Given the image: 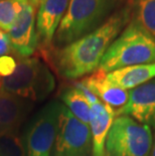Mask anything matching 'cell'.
Returning a JSON list of instances; mask_svg holds the SVG:
<instances>
[{
	"label": "cell",
	"instance_id": "cell-1",
	"mask_svg": "<svg viewBox=\"0 0 155 156\" xmlns=\"http://www.w3.org/2000/svg\"><path fill=\"white\" fill-rule=\"evenodd\" d=\"M131 17V7L125 6L90 34L55 49L52 59L58 74L65 79L77 80L97 71L109 46L126 27Z\"/></svg>",
	"mask_w": 155,
	"mask_h": 156
},
{
	"label": "cell",
	"instance_id": "cell-2",
	"mask_svg": "<svg viewBox=\"0 0 155 156\" xmlns=\"http://www.w3.org/2000/svg\"><path fill=\"white\" fill-rule=\"evenodd\" d=\"M155 62V38L131 19L109 46L98 69L110 73L127 67Z\"/></svg>",
	"mask_w": 155,
	"mask_h": 156
},
{
	"label": "cell",
	"instance_id": "cell-3",
	"mask_svg": "<svg viewBox=\"0 0 155 156\" xmlns=\"http://www.w3.org/2000/svg\"><path fill=\"white\" fill-rule=\"evenodd\" d=\"M117 0H69L54 41L62 48L90 34L107 20Z\"/></svg>",
	"mask_w": 155,
	"mask_h": 156
},
{
	"label": "cell",
	"instance_id": "cell-4",
	"mask_svg": "<svg viewBox=\"0 0 155 156\" xmlns=\"http://www.w3.org/2000/svg\"><path fill=\"white\" fill-rule=\"evenodd\" d=\"M55 85L54 76L44 62L36 58H21L15 72L2 78L0 92L35 102L47 98Z\"/></svg>",
	"mask_w": 155,
	"mask_h": 156
},
{
	"label": "cell",
	"instance_id": "cell-5",
	"mask_svg": "<svg viewBox=\"0 0 155 156\" xmlns=\"http://www.w3.org/2000/svg\"><path fill=\"white\" fill-rule=\"evenodd\" d=\"M153 137L149 126L127 115L115 117L106 140V156H150Z\"/></svg>",
	"mask_w": 155,
	"mask_h": 156
},
{
	"label": "cell",
	"instance_id": "cell-6",
	"mask_svg": "<svg viewBox=\"0 0 155 156\" xmlns=\"http://www.w3.org/2000/svg\"><path fill=\"white\" fill-rule=\"evenodd\" d=\"M62 105L58 101L48 103L30 122L25 135L26 156H51Z\"/></svg>",
	"mask_w": 155,
	"mask_h": 156
},
{
	"label": "cell",
	"instance_id": "cell-7",
	"mask_svg": "<svg viewBox=\"0 0 155 156\" xmlns=\"http://www.w3.org/2000/svg\"><path fill=\"white\" fill-rule=\"evenodd\" d=\"M51 156H93L90 126L62 105L58 135Z\"/></svg>",
	"mask_w": 155,
	"mask_h": 156
},
{
	"label": "cell",
	"instance_id": "cell-8",
	"mask_svg": "<svg viewBox=\"0 0 155 156\" xmlns=\"http://www.w3.org/2000/svg\"><path fill=\"white\" fill-rule=\"evenodd\" d=\"M35 22L36 7L28 3L8 31L11 48L21 58L33 55L38 46Z\"/></svg>",
	"mask_w": 155,
	"mask_h": 156
},
{
	"label": "cell",
	"instance_id": "cell-9",
	"mask_svg": "<svg viewBox=\"0 0 155 156\" xmlns=\"http://www.w3.org/2000/svg\"><path fill=\"white\" fill-rule=\"evenodd\" d=\"M121 115L155 128V78L129 91V100Z\"/></svg>",
	"mask_w": 155,
	"mask_h": 156
},
{
	"label": "cell",
	"instance_id": "cell-10",
	"mask_svg": "<svg viewBox=\"0 0 155 156\" xmlns=\"http://www.w3.org/2000/svg\"><path fill=\"white\" fill-rule=\"evenodd\" d=\"M69 0H42L36 11V34L38 44L48 48L54 41L61 21L67 11Z\"/></svg>",
	"mask_w": 155,
	"mask_h": 156
},
{
	"label": "cell",
	"instance_id": "cell-11",
	"mask_svg": "<svg viewBox=\"0 0 155 156\" xmlns=\"http://www.w3.org/2000/svg\"><path fill=\"white\" fill-rule=\"evenodd\" d=\"M82 82L97 96L103 104L111 109L115 117L120 116L129 100V91L113 85L106 79V73L97 69Z\"/></svg>",
	"mask_w": 155,
	"mask_h": 156
},
{
	"label": "cell",
	"instance_id": "cell-12",
	"mask_svg": "<svg viewBox=\"0 0 155 156\" xmlns=\"http://www.w3.org/2000/svg\"><path fill=\"white\" fill-rule=\"evenodd\" d=\"M115 114L101 101L91 105L90 129L93 156H106V140Z\"/></svg>",
	"mask_w": 155,
	"mask_h": 156
},
{
	"label": "cell",
	"instance_id": "cell-13",
	"mask_svg": "<svg viewBox=\"0 0 155 156\" xmlns=\"http://www.w3.org/2000/svg\"><path fill=\"white\" fill-rule=\"evenodd\" d=\"M32 107L30 101L0 92V132H16Z\"/></svg>",
	"mask_w": 155,
	"mask_h": 156
},
{
	"label": "cell",
	"instance_id": "cell-14",
	"mask_svg": "<svg viewBox=\"0 0 155 156\" xmlns=\"http://www.w3.org/2000/svg\"><path fill=\"white\" fill-rule=\"evenodd\" d=\"M155 78V62L115 69L106 74V79L121 89L130 90Z\"/></svg>",
	"mask_w": 155,
	"mask_h": 156
},
{
	"label": "cell",
	"instance_id": "cell-15",
	"mask_svg": "<svg viewBox=\"0 0 155 156\" xmlns=\"http://www.w3.org/2000/svg\"><path fill=\"white\" fill-rule=\"evenodd\" d=\"M61 99L76 118L87 125L90 124L91 105L86 100L85 96L82 94L80 90L76 87L65 89L62 93Z\"/></svg>",
	"mask_w": 155,
	"mask_h": 156
},
{
	"label": "cell",
	"instance_id": "cell-16",
	"mask_svg": "<svg viewBox=\"0 0 155 156\" xmlns=\"http://www.w3.org/2000/svg\"><path fill=\"white\" fill-rule=\"evenodd\" d=\"M132 19L155 38V0H132Z\"/></svg>",
	"mask_w": 155,
	"mask_h": 156
},
{
	"label": "cell",
	"instance_id": "cell-17",
	"mask_svg": "<svg viewBox=\"0 0 155 156\" xmlns=\"http://www.w3.org/2000/svg\"><path fill=\"white\" fill-rule=\"evenodd\" d=\"M28 4V0H2L0 1V30L8 32L18 15Z\"/></svg>",
	"mask_w": 155,
	"mask_h": 156
},
{
	"label": "cell",
	"instance_id": "cell-18",
	"mask_svg": "<svg viewBox=\"0 0 155 156\" xmlns=\"http://www.w3.org/2000/svg\"><path fill=\"white\" fill-rule=\"evenodd\" d=\"M0 156H26L24 144L16 132H0Z\"/></svg>",
	"mask_w": 155,
	"mask_h": 156
},
{
	"label": "cell",
	"instance_id": "cell-19",
	"mask_svg": "<svg viewBox=\"0 0 155 156\" xmlns=\"http://www.w3.org/2000/svg\"><path fill=\"white\" fill-rule=\"evenodd\" d=\"M17 62L10 55L0 56V77L6 78L15 72Z\"/></svg>",
	"mask_w": 155,
	"mask_h": 156
},
{
	"label": "cell",
	"instance_id": "cell-20",
	"mask_svg": "<svg viewBox=\"0 0 155 156\" xmlns=\"http://www.w3.org/2000/svg\"><path fill=\"white\" fill-rule=\"evenodd\" d=\"M74 87H76L78 90H80L81 93L85 96L86 100L88 101V103L90 105H94V104H96V103L100 102V100H99V98L97 97V96H96L82 81H79V82L76 83Z\"/></svg>",
	"mask_w": 155,
	"mask_h": 156
},
{
	"label": "cell",
	"instance_id": "cell-21",
	"mask_svg": "<svg viewBox=\"0 0 155 156\" xmlns=\"http://www.w3.org/2000/svg\"><path fill=\"white\" fill-rule=\"evenodd\" d=\"M11 44L9 36L6 32L0 30V56L7 55L11 51Z\"/></svg>",
	"mask_w": 155,
	"mask_h": 156
},
{
	"label": "cell",
	"instance_id": "cell-22",
	"mask_svg": "<svg viewBox=\"0 0 155 156\" xmlns=\"http://www.w3.org/2000/svg\"><path fill=\"white\" fill-rule=\"evenodd\" d=\"M41 1H42V0H28V3H29V4L35 6L36 8H38V6H39V4H41Z\"/></svg>",
	"mask_w": 155,
	"mask_h": 156
},
{
	"label": "cell",
	"instance_id": "cell-23",
	"mask_svg": "<svg viewBox=\"0 0 155 156\" xmlns=\"http://www.w3.org/2000/svg\"><path fill=\"white\" fill-rule=\"evenodd\" d=\"M150 156H155V135H154L153 145H152V150H151V154H150Z\"/></svg>",
	"mask_w": 155,
	"mask_h": 156
},
{
	"label": "cell",
	"instance_id": "cell-24",
	"mask_svg": "<svg viewBox=\"0 0 155 156\" xmlns=\"http://www.w3.org/2000/svg\"><path fill=\"white\" fill-rule=\"evenodd\" d=\"M0 87H1V80H0Z\"/></svg>",
	"mask_w": 155,
	"mask_h": 156
},
{
	"label": "cell",
	"instance_id": "cell-25",
	"mask_svg": "<svg viewBox=\"0 0 155 156\" xmlns=\"http://www.w3.org/2000/svg\"><path fill=\"white\" fill-rule=\"evenodd\" d=\"M0 1H2V0H0Z\"/></svg>",
	"mask_w": 155,
	"mask_h": 156
}]
</instances>
